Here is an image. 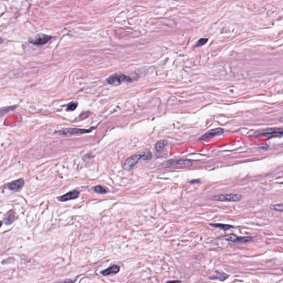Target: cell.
I'll use <instances>...</instances> for the list:
<instances>
[{"mask_svg":"<svg viewBox=\"0 0 283 283\" xmlns=\"http://www.w3.org/2000/svg\"><path fill=\"white\" fill-rule=\"evenodd\" d=\"M210 226L216 228H219L221 229H224V230H228L233 228V226L232 225H225V224H211L210 225Z\"/></svg>","mask_w":283,"mask_h":283,"instance_id":"16","label":"cell"},{"mask_svg":"<svg viewBox=\"0 0 283 283\" xmlns=\"http://www.w3.org/2000/svg\"><path fill=\"white\" fill-rule=\"evenodd\" d=\"M16 217L15 214H9L7 216H6V217L4 218L3 220H4V222H5V223L6 225H9L12 224L14 222V221L16 220Z\"/></svg>","mask_w":283,"mask_h":283,"instance_id":"15","label":"cell"},{"mask_svg":"<svg viewBox=\"0 0 283 283\" xmlns=\"http://www.w3.org/2000/svg\"><path fill=\"white\" fill-rule=\"evenodd\" d=\"M178 281H178V280H175V281L171 280V281H167V282H178Z\"/></svg>","mask_w":283,"mask_h":283,"instance_id":"24","label":"cell"},{"mask_svg":"<svg viewBox=\"0 0 283 283\" xmlns=\"http://www.w3.org/2000/svg\"><path fill=\"white\" fill-rule=\"evenodd\" d=\"M143 160H149L152 158V153L149 150H146L142 153Z\"/></svg>","mask_w":283,"mask_h":283,"instance_id":"19","label":"cell"},{"mask_svg":"<svg viewBox=\"0 0 283 283\" xmlns=\"http://www.w3.org/2000/svg\"><path fill=\"white\" fill-rule=\"evenodd\" d=\"M190 182L191 184H196V183L200 182V181L198 180H191Z\"/></svg>","mask_w":283,"mask_h":283,"instance_id":"23","label":"cell"},{"mask_svg":"<svg viewBox=\"0 0 283 283\" xmlns=\"http://www.w3.org/2000/svg\"><path fill=\"white\" fill-rule=\"evenodd\" d=\"M120 268L118 265H113L111 266L108 268L106 269L101 271L102 275L104 276H108L111 274H115L118 273L119 271Z\"/></svg>","mask_w":283,"mask_h":283,"instance_id":"10","label":"cell"},{"mask_svg":"<svg viewBox=\"0 0 283 283\" xmlns=\"http://www.w3.org/2000/svg\"><path fill=\"white\" fill-rule=\"evenodd\" d=\"M51 38V36L44 34H41L36 36V37L29 39V42L34 45H41L48 43Z\"/></svg>","mask_w":283,"mask_h":283,"instance_id":"6","label":"cell"},{"mask_svg":"<svg viewBox=\"0 0 283 283\" xmlns=\"http://www.w3.org/2000/svg\"><path fill=\"white\" fill-rule=\"evenodd\" d=\"M228 277V275H227L226 274H220L212 275L211 277H209V279L211 280H218L223 281L224 280H226Z\"/></svg>","mask_w":283,"mask_h":283,"instance_id":"14","label":"cell"},{"mask_svg":"<svg viewBox=\"0 0 283 283\" xmlns=\"http://www.w3.org/2000/svg\"><path fill=\"white\" fill-rule=\"evenodd\" d=\"M222 238L226 241L232 242L246 243V242H249L253 241L252 237H238L237 235H233V234L225 235Z\"/></svg>","mask_w":283,"mask_h":283,"instance_id":"5","label":"cell"},{"mask_svg":"<svg viewBox=\"0 0 283 283\" xmlns=\"http://www.w3.org/2000/svg\"><path fill=\"white\" fill-rule=\"evenodd\" d=\"M94 190L95 191L96 193H97L98 194H106L107 192H108V191L106 190V189L105 188L102 187L100 185H98V186H95L94 189Z\"/></svg>","mask_w":283,"mask_h":283,"instance_id":"18","label":"cell"},{"mask_svg":"<svg viewBox=\"0 0 283 283\" xmlns=\"http://www.w3.org/2000/svg\"><path fill=\"white\" fill-rule=\"evenodd\" d=\"M16 108V106H9V107H5V108H0V117L3 116V115L9 112V111H11L13 110H14Z\"/></svg>","mask_w":283,"mask_h":283,"instance_id":"17","label":"cell"},{"mask_svg":"<svg viewBox=\"0 0 283 283\" xmlns=\"http://www.w3.org/2000/svg\"><path fill=\"white\" fill-rule=\"evenodd\" d=\"M79 196V192L76 190H73L69 191L68 193L63 195L62 196L58 197V199L60 201L64 202L69 200H74L77 199Z\"/></svg>","mask_w":283,"mask_h":283,"instance_id":"8","label":"cell"},{"mask_svg":"<svg viewBox=\"0 0 283 283\" xmlns=\"http://www.w3.org/2000/svg\"><path fill=\"white\" fill-rule=\"evenodd\" d=\"M91 131V129H79L76 128H66L60 130L57 132V133L62 135H78V134H85Z\"/></svg>","mask_w":283,"mask_h":283,"instance_id":"4","label":"cell"},{"mask_svg":"<svg viewBox=\"0 0 283 283\" xmlns=\"http://www.w3.org/2000/svg\"><path fill=\"white\" fill-rule=\"evenodd\" d=\"M77 106H78V104L76 103L71 102V103L69 104L68 105L67 110L70 111L75 110L76 109V108H77Z\"/></svg>","mask_w":283,"mask_h":283,"instance_id":"20","label":"cell"},{"mask_svg":"<svg viewBox=\"0 0 283 283\" xmlns=\"http://www.w3.org/2000/svg\"><path fill=\"white\" fill-rule=\"evenodd\" d=\"M208 41V39L207 38H201L200 39L196 44V47H200V46H202L203 45L205 44H206L207 42Z\"/></svg>","mask_w":283,"mask_h":283,"instance_id":"22","label":"cell"},{"mask_svg":"<svg viewBox=\"0 0 283 283\" xmlns=\"http://www.w3.org/2000/svg\"><path fill=\"white\" fill-rule=\"evenodd\" d=\"M224 130L222 128H218L213 129L211 131L206 133L205 134H203L202 137H201L200 140H203L210 139L216 136H220L224 133Z\"/></svg>","mask_w":283,"mask_h":283,"instance_id":"7","label":"cell"},{"mask_svg":"<svg viewBox=\"0 0 283 283\" xmlns=\"http://www.w3.org/2000/svg\"><path fill=\"white\" fill-rule=\"evenodd\" d=\"M24 185V180L22 179L15 180L8 184V188L11 190L19 191Z\"/></svg>","mask_w":283,"mask_h":283,"instance_id":"9","label":"cell"},{"mask_svg":"<svg viewBox=\"0 0 283 283\" xmlns=\"http://www.w3.org/2000/svg\"><path fill=\"white\" fill-rule=\"evenodd\" d=\"M192 161L189 160H179L177 161H173L170 163V165H177L182 167H188L192 165Z\"/></svg>","mask_w":283,"mask_h":283,"instance_id":"12","label":"cell"},{"mask_svg":"<svg viewBox=\"0 0 283 283\" xmlns=\"http://www.w3.org/2000/svg\"><path fill=\"white\" fill-rule=\"evenodd\" d=\"M3 42V39L0 38V44H1Z\"/></svg>","mask_w":283,"mask_h":283,"instance_id":"25","label":"cell"},{"mask_svg":"<svg viewBox=\"0 0 283 283\" xmlns=\"http://www.w3.org/2000/svg\"><path fill=\"white\" fill-rule=\"evenodd\" d=\"M167 144V141L166 140H161L158 141L155 144V150L157 152H161L163 150L164 147L166 146Z\"/></svg>","mask_w":283,"mask_h":283,"instance_id":"13","label":"cell"},{"mask_svg":"<svg viewBox=\"0 0 283 283\" xmlns=\"http://www.w3.org/2000/svg\"><path fill=\"white\" fill-rule=\"evenodd\" d=\"M241 195L237 194H224L211 197V199L219 202H237L241 200Z\"/></svg>","mask_w":283,"mask_h":283,"instance_id":"2","label":"cell"},{"mask_svg":"<svg viewBox=\"0 0 283 283\" xmlns=\"http://www.w3.org/2000/svg\"><path fill=\"white\" fill-rule=\"evenodd\" d=\"M2 225V221H0V227H1Z\"/></svg>","mask_w":283,"mask_h":283,"instance_id":"26","label":"cell"},{"mask_svg":"<svg viewBox=\"0 0 283 283\" xmlns=\"http://www.w3.org/2000/svg\"><path fill=\"white\" fill-rule=\"evenodd\" d=\"M271 209H274L276 211H283V204H279V205H275L271 206Z\"/></svg>","mask_w":283,"mask_h":283,"instance_id":"21","label":"cell"},{"mask_svg":"<svg viewBox=\"0 0 283 283\" xmlns=\"http://www.w3.org/2000/svg\"><path fill=\"white\" fill-rule=\"evenodd\" d=\"M263 135H268L271 137H281L283 134L282 129H271L267 130L263 133Z\"/></svg>","mask_w":283,"mask_h":283,"instance_id":"11","label":"cell"},{"mask_svg":"<svg viewBox=\"0 0 283 283\" xmlns=\"http://www.w3.org/2000/svg\"><path fill=\"white\" fill-rule=\"evenodd\" d=\"M108 83L112 85H119L123 83H128L132 81L131 78L122 73H116L111 76L107 79Z\"/></svg>","mask_w":283,"mask_h":283,"instance_id":"1","label":"cell"},{"mask_svg":"<svg viewBox=\"0 0 283 283\" xmlns=\"http://www.w3.org/2000/svg\"><path fill=\"white\" fill-rule=\"evenodd\" d=\"M143 159L142 153L140 154L133 155L128 158L123 163V167L126 170H130L134 168L140 160Z\"/></svg>","mask_w":283,"mask_h":283,"instance_id":"3","label":"cell"}]
</instances>
